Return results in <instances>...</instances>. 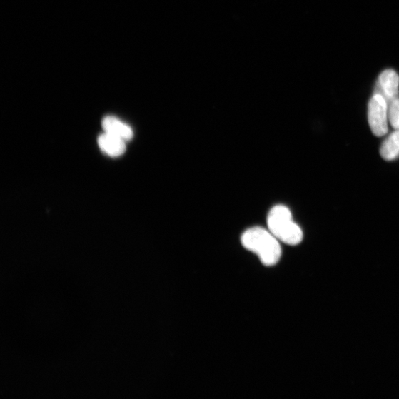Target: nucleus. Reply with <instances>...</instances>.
I'll list each match as a JSON object with an SVG mask.
<instances>
[{
    "mask_svg": "<svg viewBox=\"0 0 399 399\" xmlns=\"http://www.w3.org/2000/svg\"><path fill=\"white\" fill-rule=\"evenodd\" d=\"M279 241L269 230L261 227L249 228L241 237L243 247L256 254L266 266H275L280 261L282 248Z\"/></svg>",
    "mask_w": 399,
    "mask_h": 399,
    "instance_id": "nucleus-1",
    "label": "nucleus"
},
{
    "mask_svg": "<svg viewBox=\"0 0 399 399\" xmlns=\"http://www.w3.org/2000/svg\"><path fill=\"white\" fill-rule=\"evenodd\" d=\"M380 155L388 161L399 158V130H395L384 141L380 148Z\"/></svg>",
    "mask_w": 399,
    "mask_h": 399,
    "instance_id": "nucleus-7",
    "label": "nucleus"
},
{
    "mask_svg": "<svg viewBox=\"0 0 399 399\" xmlns=\"http://www.w3.org/2000/svg\"><path fill=\"white\" fill-rule=\"evenodd\" d=\"M388 103L380 94L375 93L368 103V122L372 133L382 137L388 132Z\"/></svg>",
    "mask_w": 399,
    "mask_h": 399,
    "instance_id": "nucleus-3",
    "label": "nucleus"
},
{
    "mask_svg": "<svg viewBox=\"0 0 399 399\" xmlns=\"http://www.w3.org/2000/svg\"><path fill=\"white\" fill-rule=\"evenodd\" d=\"M388 105L389 121L395 130H399V98L393 101Z\"/></svg>",
    "mask_w": 399,
    "mask_h": 399,
    "instance_id": "nucleus-8",
    "label": "nucleus"
},
{
    "mask_svg": "<svg viewBox=\"0 0 399 399\" xmlns=\"http://www.w3.org/2000/svg\"><path fill=\"white\" fill-rule=\"evenodd\" d=\"M267 221L268 230L280 241L290 246H297L303 241V231L293 222L290 209L286 206L278 205L273 207Z\"/></svg>",
    "mask_w": 399,
    "mask_h": 399,
    "instance_id": "nucleus-2",
    "label": "nucleus"
},
{
    "mask_svg": "<svg viewBox=\"0 0 399 399\" xmlns=\"http://www.w3.org/2000/svg\"><path fill=\"white\" fill-rule=\"evenodd\" d=\"M98 144L103 152L111 157H118L126 151V141L106 133L99 136Z\"/></svg>",
    "mask_w": 399,
    "mask_h": 399,
    "instance_id": "nucleus-6",
    "label": "nucleus"
},
{
    "mask_svg": "<svg viewBox=\"0 0 399 399\" xmlns=\"http://www.w3.org/2000/svg\"><path fill=\"white\" fill-rule=\"evenodd\" d=\"M380 94L388 104L398 98L399 76L392 69L384 71L378 78L376 92Z\"/></svg>",
    "mask_w": 399,
    "mask_h": 399,
    "instance_id": "nucleus-4",
    "label": "nucleus"
},
{
    "mask_svg": "<svg viewBox=\"0 0 399 399\" xmlns=\"http://www.w3.org/2000/svg\"><path fill=\"white\" fill-rule=\"evenodd\" d=\"M104 133L118 137L126 141L133 137V131L129 125L114 116H106L101 122Z\"/></svg>",
    "mask_w": 399,
    "mask_h": 399,
    "instance_id": "nucleus-5",
    "label": "nucleus"
}]
</instances>
